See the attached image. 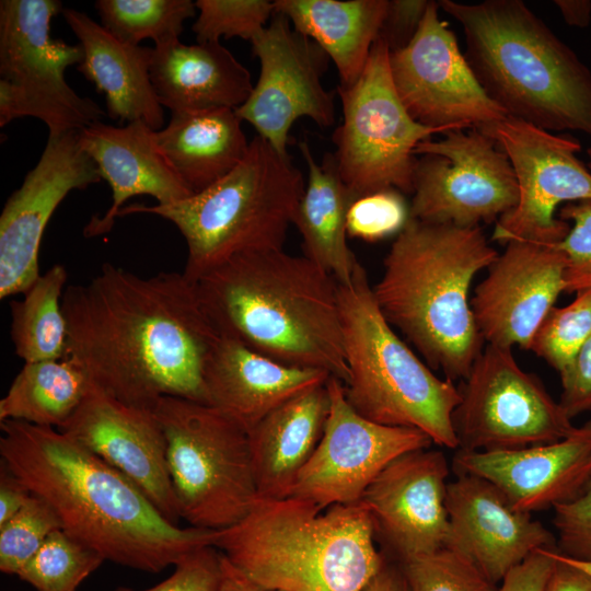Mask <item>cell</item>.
<instances>
[{
  "mask_svg": "<svg viewBox=\"0 0 591 591\" xmlns=\"http://www.w3.org/2000/svg\"><path fill=\"white\" fill-rule=\"evenodd\" d=\"M67 358L91 383L128 405L161 397L207 404L206 362L221 337L183 273L141 277L111 263L62 297Z\"/></svg>",
  "mask_w": 591,
  "mask_h": 591,
  "instance_id": "cell-1",
  "label": "cell"
},
{
  "mask_svg": "<svg viewBox=\"0 0 591 591\" xmlns=\"http://www.w3.org/2000/svg\"><path fill=\"white\" fill-rule=\"evenodd\" d=\"M1 461L57 513L61 529L104 560L157 573L212 545L217 531L169 521L124 474L67 433L0 422Z\"/></svg>",
  "mask_w": 591,
  "mask_h": 591,
  "instance_id": "cell-2",
  "label": "cell"
},
{
  "mask_svg": "<svg viewBox=\"0 0 591 591\" xmlns=\"http://www.w3.org/2000/svg\"><path fill=\"white\" fill-rule=\"evenodd\" d=\"M219 334L287 366L348 382L338 282L282 248L233 256L197 282Z\"/></svg>",
  "mask_w": 591,
  "mask_h": 591,
  "instance_id": "cell-3",
  "label": "cell"
},
{
  "mask_svg": "<svg viewBox=\"0 0 591 591\" xmlns=\"http://www.w3.org/2000/svg\"><path fill=\"white\" fill-rule=\"evenodd\" d=\"M498 252L482 228L409 218L383 260L373 289L387 322L445 379L464 380L484 339L468 299L475 276Z\"/></svg>",
  "mask_w": 591,
  "mask_h": 591,
  "instance_id": "cell-4",
  "label": "cell"
},
{
  "mask_svg": "<svg viewBox=\"0 0 591 591\" xmlns=\"http://www.w3.org/2000/svg\"><path fill=\"white\" fill-rule=\"evenodd\" d=\"M438 3L461 25L470 68L508 116L591 136V71L525 3Z\"/></svg>",
  "mask_w": 591,
  "mask_h": 591,
  "instance_id": "cell-5",
  "label": "cell"
},
{
  "mask_svg": "<svg viewBox=\"0 0 591 591\" xmlns=\"http://www.w3.org/2000/svg\"><path fill=\"white\" fill-rule=\"evenodd\" d=\"M361 502L320 510L296 497L257 499L213 546L253 582L281 591H363L385 557Z\"/></svg>",
  "mask_w": 591,
  "mask_h": 591,
  "instance_id": "cell-6",
  "label": "cell"
},
{
  "mask_svg": "<svg viewBox=\"0 0 591 591\" xmlns=\"http://www.w3.org/2000/svg\"><path fill=\"white\" fill-rule=\"evenodd\" d=\"M305 183L289 157L255 136L241 163L221 181L167 205H130L119 216L152 213L185 239L183 274L197 282L235 255L282 248Z\"/></svg>",
  "mask_w": 591,
  "mask_h": 591,
  "instance_id": "cell-7",
  "label": "cell"
},
{
  "mask_svg": "<svg viewBox=\"0 0 591 591\" xmlns=\"http://www.w3.org/2000/svg\"><path fill=\"white\" fill-rule=\"evenodd\" d=\"M350 406L376 424L415 428L432 442L457 449L454 382L437 376L387 322L360 264L348 283H338Z\"/></svg>",
  "mask_w": 591,
  "mask_h": 591,
  "instance_id": "cell-8",
  "label": "cell"
},
{
  "mask_svg": "<svg viewBox=\"0 0 591 591\" xmlns=\"http://www.w3.org/2000/svg\"><path fill=\"white\" fill-rule=\"evenodd\" d=\"M166 439V462L179 517L221 531L258 499L248 434L217 408L164 396L154 407Z\"/></svg>",
  "mask_w": 591,
  "mask_h": 591,
  "instance_id": "cell-9",
  "label": "cell"
},
{
  "mask_svg": "<svg viewBox=\"0 0 591 591\" xmlns=\"http://www.w3.org/2000/svg\"><path fill=\"white\" fill-rule=\"evenodd\" d=\"M58 0L0 1V126L26 116L45 123L48 136L80 131L104 111L67 83L65 71L83 59L81 46L50 35L62 13Z\"/></svg>",
  "mask_w": 591,
  "mask_h": 591,
  "instance_id": "cell-10",
  "label": "cell"
},
{
  "mask_svg": "<svg viewBox=\"0 0 591 591\" xmlns=\"http://www.w3.org/2000/svg\"><path fill=\"white\" fill-rule=\"evenodd\" d=\"M390 48L374 42L364 69L350 86H337L343 121L333 134L338 173L358 199L383 189L413 194L415 150L437 129L412 118L390 69Z\"/></svg>",
  "mask_w": 591,
  "mask_h": 591,
  "instance_id": "cell-11",
  "label": "cell"
},
{
  "mask_svg": "<svg viewBox=\"0 0 591 591\" xmlns=\"http://www.w3.org/2000/svg\"><path fill=\"white\" fill-rule=\"evenodd\" d=\"M453 412L457 450H515L558 441L576 426L512 349L487 345L459 386Z\"/></svg>",
  "mask_w": 591,
  "mask_h": 591,
  "instance_id": "cell-12",
  "label": "cell"
},
{
  "mask_svg": "<svg viewBox=\"0 0 591 591\" xmlns=\"http://www.w3.org/2000/svg\"><path fill=\"white\" fill-rule=\"evenodd\" d=\"M468 129V128H467ZM418 144L409 216L459 228H480L512 210L517 177L496 140L477 128L444 132Z\"/></svg>",
  "mask_w": 591,
  "mask_h": 591,
  "instance_id": "cell-13",
  "label": "cell"
},
{
  "mask_svg": "<svg viewBox=\"0 0 591 591\" xmlns=\"http://www.w3.org/2000/svg\"><path fill=\"white\" fill-rule=\"evenodd\" d=\"M480 131L508 157L519 189L515 207L496 221L491 240L561 242L570 224L555 217L557 207L591 200V171L576 155L580 141L510 116Z\"/></svg>",
  "mask_w": 591,
  "mask_h": 591,
  "instance_id": "cell-14",
  "label": "cell"
},
{
  "mask_svg": "<svg viewBox=\"0 0 591 591\" xmlns=\"http://www.w3.org/2000/svg\"><path fill=\"white\" fill-rule=\"evenodd\" d=\"M439 8L429 1L409 44L390 53L397 95L414 120L442 134L490 127L508 115L478 83Z\"/></svg>",
  "mask_w": 591,
  "mask_h": 591,
  "instance_id": "cell-15",
  "label": "cell"
},
{
  "mask_svg": "<svg viewBox=\"0 0 591 591\" xmlns=\"http://www.w3.org/2000/svg\"><path fill=\"white\" fill-rule=\"evenodd\" d=\"M326 387L331 403L323 436L289 495L322 511L359 502L393 460L433 443L419 429L385 426L362 417L347 402L338 379L331 376Z\"/></svg>",
  "mask_w": 591,
  "mask_h": 591,
  "instance_id": "cell-16",
  "label": "cell"
},
{
  "mask_svg": "<svg viewBox=\"0 0 591 591\" xmlns=\"http://www.w3.org/2000/svg\"><path fill=\"white\" fill-rule=\"evenodd\" d=\"M251 44L260 65L259 77L234 111L280 155L289 157V131L296 120L308 117L322 128L335 123L334 93L322 83L329 58L276 12Z\"/></svg>",
  "mask_w": 591,
  "mask_h": 591,
  "instance_id": "cell-17",
  "label": "cell"
},
{
  "mask_svg": "<svg viewBox=\"0 0 591 591\" xmlns=\"http://www.w3.org/2000/svg\"><path fill=\"white\" fill-rule=\"evenodd\" d=\"M81 148L79 131L48 136L36 165L4 204L0 216V298L24 293L40 276L39 247L53 213L74 189L101 181Z\"/></svg>",
  "mask_w": 591,
  "mask_h": 591,
  "instance_id": "cell-18",
  "label": "cell"
},
{
  "mask_svg": "<svg viewBox=\"0 0 591 591\" xmlns=\"http://www.w3.org/2000/svg\"><path fill=\"white\" fill-rule=\"evenodd\" d=\"M565 268L566 257L557 245L507 243L471 299L484 341L530 349L538 326L564 292Z\"/></svg>",
  "mask_w": 591,
  "mask_h": 591,
  "instance_id": "cell-19",
  "label": "cell"
},
{
  "mask_svg": "<svg viewBox=\"0 0 591 591\" xmlns=\"http://www.w3.org/2000/svg\"><path fill=\"white\" fill-rule=\"evenodd\" d=\"M131 480L169 521L179 517L166 462V439L154 409L128 405L93 383L58 429Z\"/></svg>",
  "mask_w": 591,
  "mask_h": 591,
  "instance_id": "cell-20",
  "label": "cell"
},
{
  "mask_svg": "<svg viewBox=\"0 0 591 591\" xmlns=\"http://www.w3.org/2000/svg\"><path fill=\"white\" fill-rule=\"evenodd\" d=\"M449 472L443 452L415 450L393 460L366 489L360 501L397 564L445 546Z\"/></svg>",
  "mask_w": 591,
  "mask_h": 591,
  "instance_id": "cell-21",
  "label": "cell"
},
{
  "mask_svg": "<svg viewBox=\"0 0 591 591\" xmlns=\"http://www.w3.org/2000/svg\"><path fill=\"white\" fill-rule=\"evenodd\" d=\"M445 546L472 561L495 584L531 554L556 548V536L532 514L514 509L490 482L456 474L448 483Z\"/></svg>",
  "mask_w": 591,
  "mask_h": 591,
  "instance_id": "cell-22",
  "label": "cell"
},
{
  "mask_svg": "<svg viewBox=\"0 0 591 591\" xmlns=\"http://www.w3.org/2000/svg\"><path fill=\"white\" fill-rule=\"evenodd\" d=\"M452 467L494 484L525 513L555 508L578 497L591 480V420L551 443L515 450H457Z\"/></svg>",
  "mask_w": 591,
  "mask_h": 591,
  "instance_id": "cell-23",
  "label": "cell"
},
{
  "mask_svg": "<svg viewBox=\"0 0 591 591\" xmlns=\"http://www.w3.org/2000/svg\"><path fill=\"white\" fill-rule=\"evenodd\" d=\"M79 141L111 186L113 198L103 217L93 216L85 225L86 237L109 232L131 197L149 195L167 205L194 195L160 150L155 130L142 120L119 127L96 121L79 131Z\"/></svg>",
  "mask_w": 591,
  "mask_h": 591,
  "instance_id": "cell-24",
  "label": "cell"
},
{
  "mask_svg": "<svg viewBox=\"0 0 591 591\" xmlns=\"http://www.w3.org/2000/svg\"><path fill=\"white\" fill-rule=\"evenodd\" d=\"M329 378L321 370L283 364L223 336L215 345L202 375L207 404L247 432L270 412Z\"/></svg>",
  "mask_w": 591,
  "mask_h": 591,
  "instance_id": "cell-25",
  "label": "cell"
},
{
  "mask_svg": "<svg viewBox=\"0 0 591 591\" xmlns=\"http://www.w3.org/2000/svg\"><path fill=\"white\" fill-rule=\"evenodd\" d=\"M62 15L83 51L77 68L105 95L109 117L121 124L142 120L161 130L163 106L150 77L152 48L120 40L76 9L66 8Z\"/></svg>",
  "mask_w": 591,
  "mask_h": 591,
  "instance_id": "cell-26",
  "label": "cell"
},
{
  "mask_svg": "<svg viewBox=\"0 0 591 591\" xmlns=\"http://www.w3.org/2000/svg\"><path fill=\"white\" fill-rule=\"evenodd\" d=\"M150 77L160 104L172 113L236 109L254 86L250 71L220 42L154 46Z\"/></svg>",
  "mask_w": 591,
  "mask_h": 591,
  "instance_id": "cell-27",
  "label": "cell"
},
{
  "mask_svg": "<svg viewBox=\"0 0 591 591\" xmlns=\"http://www.w3.org/2000/svg\"><path fill=\"white\" fill-rule=\"evenodd\" d=\"M329 403L326 383L309 389L270 412L247 432L259 499L289 497L323 436Z\"/></svg>",
  "mask_w": 591,
  "mask_h": 591,
  "instance_id": "cell-28",
  "label": "cell"
},
{
  "mask_svg": "<svg viewBox=\"0 0 591 591\" xmlns=\"http://www.w3.org/2000/svg\"><path fill=\"white\" fill-rule=\"evenodd\" d=\"M308 166V182L292 223L302 237L304 256L348 283L360 263L347 244V216L357 199L343 182L334 154L318 163L305 141L299 143Z\"/></svg>",
  "mask_w": 591,
  "mask_h": 591,
  "instance_id": "cell-29",
  "label": "cell"
},
{
  "mask_svg": "<svg viewBox=\"0 0 591 591\" xmlns=\"http://www.w3.org/2000/svg\"><path fill=\"white\" fill-rule=\"evenodd\" d=\"M234 109L172 113L158 146L193 194L215 185L245 158L250 142Z\"/></svg>",
  "mask_w": 591,
  "mask_h": 591,
  "instance_id": "cell-30",
  "label": "cell"
},
{
  "mask_svg": "<svg viewBox=\"0 0 591 591\" xmlns=\"http://www.w3.org/2000/svg\"><path fill=\"white\" fill-rule=\"evenodd\" d=\"M387 4V0L274 1L275 12L286 16L334 62L340 86H350L363 71Z\"/></svg>",
  "mask_w": 591,
  "mask_h": 591,
  "instance_id": "cell-31",
  "label": "cell"
},
{
  "mask_svg": "<svg viewBox=\"0 0 591 591\" xmlns=\"http://www.w3.org/2000/svg\"><path fill=\"white\" fill-rule=\"evenodd\" d=\"M90 383L86 373L67 357L24 363L0 399V422L18 420L61 429Z\"/></svg>",
  "mask_w": 591,
  "mask_h": 591,
  "instance_id": "cell-32",
  "label": "cell"
},
{
  "mask_svg": "<svg viewBox=\"0 0 591 591\" xmlns=\"http://www.w3.org/2000/svg\"><path fill=\"white\" fill-rule=\"evenodd\" d=\"M68 273L56 264L10 303L11 339L24 363L66 356L68 325L62 310Z\"/></svg>",
  "mask_w": 591,
  "mask_h": 591,
  "instance_id": "cell-33",
  "label": "cell"
},
{
  "mask_svg": "<svg viewBox=\"0 0 591 591\" xmlns=\"http://www.w3.org/2000/svg\"><path fill=\"white\" fill-rule=\"evenodd\" d=\"M102 25L125 43L139 45L152 39L154 46L179 39L184 21L195 16L190 0H97Z\"/></svg>",
  "mask_w": 591,
  "mask_h": 591,
  "instance_id": "cell-34",
  "label": "cell"
},
{
  "mask_svg": "<svg viewBox=\"0 0 591 591\" xmlns=\"http://www.w3.org/2000/svg\"><path fill=\"white\" fill-rule=\"evenodd\" d=\"M104 558L62 529L54 532L19 571L36 591H77Z\"/></svg>",
  "mask_w": 591,
  "mask_h": 591,
  "instance_id": "cell-35",
  "label": "cell"
},
{
  "mask_svg": "<svg viewBox=\"0 0 591 591\" xmlns=\"http://www.w3.org/2000/svg\"><path fill=\"white\" fill-rule=\"evenodd\" d=\"M591 336V288L565 306H554L538 326L530 349L564 374Z\"/></svg>",
  "mask_w": 591,
  "mask_h": 591,
  "instance_id": "cell-36",
  "label": "cell"
},
{
  "mask_svg": "<svg viewBox=\"0 0 591 591\" xmlns=\"http://www.w3.org/2000/svg\"><path fill=\"white\" fill-rule=\"evenodd\" d=\"M409 591H497L466 557L447 546L398 564Z\"/></svg>",
  "mask_w": 591,
  "mask_h": 591,
  "instance_id": "cell-37",
  "label": "cell"
},
{
  "mask_svg": "<svg viewBox=\"0 0 591 591\" xmlns=\"http://www.w3.org/2000/svg\"><path fill=\"white\" fill-rule=\"evenodd\" d=\"M61 530L55 510L33 495L10 520L0 525V570L18 576L54 532Z\"/></svg>",
  "mask_w": 591,
  "mask_h": 591,
  "instance_id": "cell-38",
  "label": "cell"
},
{
  "mask_svg": "<svg viewBox=\"0 0 591 591\" xmlns=\"http://www.w3.org/2000/svg\"><path fill=\"white\" fill-rule=\"evenodd\" d=\"M198 16L192 26L197 43L223 37L252 40L270 22L275 7L267 0H197Z\"/></svg>",
  "mask_w": 591,
  "mask_h": 591,
  "instance_id": "cell-39",
  "label": "cell"
},
{
  "mask_svg": "<svg viewBox=\"0 0 591 591\" xmlns=\"http://www.w3.org/2000/svg\"><path fill=\"white\" fill-rule=\"evenodd\" d=\"M409 218V207L402 193L383 189L352 202L347 216V233L367 242H376L399 233Z\"/></svg>",
  "mask_w": 591,
  "mask_h": 591,
  "instance_id": "cell-40",
  "label": "cell"
},
{
  "mask_svg": "<svg viewBox=\"0 0 591 591\" xmlns=\"http://www.w3.org/2000/svg\"><path fill=\"white\" fill-rule=\"evenodd\" d=\"M559 219L571 222L557 247L566 257L564 292L578 293L591 288V200L563 205Z\"/></svg>",
  "mask_w": 591,
  "mask_h": 591,
  "instance_id": "cell-41",
  "label": "cell"
},
{
  "mask_svg": "<svg viewBox=\"0 0 591 591\" xmlns=\"http://www.w3.org/2000/svg\"><path fill=\"white\" fill-rule=\"evenodd\" d=\"M162 582L144 589L118 587L115 591H219L222 581V553L212 545L196 548L174 565Z\"/></svg>",
  "mask_w": 591,
  "mask_h": 591,
  "instance_id": "cell-42",
  "label": "cell"
},
{
  "mask_svg": "<svg viewBox=\"0 0 591 591\" xmlns=\"http://www.w3.org/2000/svg\"><path fill=\"white\" fill-rule=\"evenodd\" d=\"M556 551L591 563V480L575 499L554 508Z\"/></svg>",
  "mask_w": 591,
  "mask_h": 591,
  "instance_id": "cell-43",
  "label": "cell"
},
{
  "mask_svg": "<svg viewBox=\"0 0 591 591\" xmlns=\"http://www.w3.org/2000/svg\"><path fill=\"white\" fill-rule=\"evenodd\" d=\"M561 407L572 419L591 412V336L582 345L568 370L560 375Z\"/></svg>",
  "mask_w": 591,
  "mask_h": 591,
  "instance_id": "cell-44",
  "label": "cell"
},
{
  "mask_svg": "<svg viewBox=\"0 0 591 591\" xmlns=\"http://www.w3.org/2000/svg\"><path fill=\"white\" fill-rule=\"evenodd\" d=\"M428 4V0L389 1L379 37L387 44L391 53L409 44L420 26Z\"/></svg>",
  "mask_w": 591,
  "mask_h": 591,
  "instance_id": "cell-45",
  "label": "cell"
},
{
  "mask_svg": "<svg viewBox=\"0 0 591 591\" xmlns=\"http://www.w3.org/2000/svg\"><path fill=\"white\" fill-rule=\"evenodd\" d=\"M554 566L548 549L537 551L509 570L497 591H544Z\"/></svg>",
  "mask_w": 591,
  "mask_h": 591,
  "instance_id": "cell-46",
  "label": "cell"
},
{
  "mask_svg": "<svg viewBox=\"0 0 591 591\" xmlns=\"http://www.w3.org/2000/svg\"><path fill=\"white\" fill-rule=\"evenodd\" d=\"M548 552L555 566L544 591H591V573L570 563L555 548Z\"/></svg>",
  "mask_w": 591,
  "mask_h": 591,
  "instance_id": "cell-47",
  "label": "cell"
},
{
  "mask_svg": "<svg viewBox=\"0 0 591 591\" xmlns=\"http://www.w3.org/2000/svg\"><path fill=\"white\" fill-rule=\"evenodd\" d=\"M33 494L1 461L0 464V525L16 514Z\"/></svg>",
  "mask_w": 591,
  "mask_h": 591,
  "instance_id": "cell-48",
  "label": "cell"
},
{
  "mask_svg": "<svg viewBox=\"0 0 591 591\" xmlns=\"http://www.w3.org/2000/svg\"><path fill=\"white\" fill-rule=\"evenodd\" d=\"M363 591H409V588L401 566L385 559Z\"/></svg>",
  "mask_w": 591,
  "mask_h": 591,
  "instance_id": "cell-49",
  "label": "cell"
},
{
  "mask_svg": "<svg viewBox=\"0 0 591 591\" xmlns=\"http://www.w3.org/2000/svg\"><path fill=\"white\" fill-rule=\"evenodd\" d=\"M219 591H281L264 588L243 575L222 554V581Z\"/></svg>",
  "mask_w": 591,
  "mask_h": 591,
  "instance_id": "cell-50",
  "label": "cell"
},
{
  "mask_svg": "<svg viewBox=\"0 0 591 591\" xmlns=\"http://www.w3.org/2000/svg\"><path fill=\"white\" fill-rule=\"evenodd\" d=\"M565 22L571 26L586 27L591 19V1L589 0H555Z\"/></svg>",
  "mask_w": 591,
  "mask_h": 591,
  "instance_id": "cell-51",
  "label": "cell"
},
{
  "mask_svg": "<svg viewBox=\"0 0 591 591\" xmlns=\"http://www.w3.org/2000/svg\"><path fill=\"white\" fill-rule=\"evenodd\" d=\"M560 554V553H559ZM566 559H568L570 563H572L573 565H576L577 567L588 571L589 573H591V563H588V561H581V560H577V559H572V558H569L565 555H563Z\"/></svg>",
  "mask_w": 591,
  "mask_h": 591,
  "instance_id": "cell-52",
  "label": "cell"
},
{
  "mask_svg": "<svg viewBox=\"0 0 591 591\" xmlns=\"http://www.w3.org/2000/svg\"><path fill=\"white\" fill-rule=\"evenodd\" d=\"M587 152H588V158H589V162H588L587 166L591 171V148H589Z\"/></svg>",
  "mask_w": 591,
  "mask_h": 591,
  "instance_id": "cell-53",
  "label": "cell"
}]
</instances>
